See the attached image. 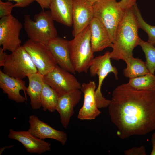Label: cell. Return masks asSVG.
Segmentation results:
<instances>
[{"instance_id": "cell-1", "label": "cell", "mask_w": 155, "mask_h": 155, "mask_svg": "<svg viewBox=\"0 0 155 155\" xmlns=\"http://www.w3.org/2000/svg\"><path fill=\"white\" fill-rule=\"evenodd\" d=\"M108 111L120 138L147 134L155 130V91L121 84L112 92Z\"/></svg>"}, {"instance_id": "cell-2", "label": "cell", "mask_w": 155, "mask_h": 155, "mask_svg": "<svg viewBox=\"0 0 155 155\" xmlns=\"http://www.w3.org/2000/svg\"><path fill=\"white\" fill-rule=\"evenodd\" d=\"M133 7L125 10L116 28L109 55L111 59L125 62L133 56L134 49L139 45V28Z\"/></svg>"}, {"instance_id": "cell-3", "label": "cell", "mask_w": 155, "mask_h": 155, "mask_svg": "<svg viewBox=\"0 0 155 155\" xmlns=\"http://www.w3.org/2000/svg\"><path fill=\"white\" fill-rule=\"evenodd\" d=\"M91 30L89 25L69 41L71 61L76 72L87 73L94 58L90 43Z\"/></svg>"}, {"instance_id": "cell-4", "label": "cell", "mask_w": 155, "mask_h": 155, "mask_svg": "<svg viewBox=\"0 0 155 155\" xmlns=\"http://www.w3.org/2000/svg\"><path fill=\"white\" fill-rule=\"evenodd\" d=\"M34 19H31L29 15H24V27L29 39L46 45L51 39L57 36L50 11L36 14Z\"/></svg>"}, {"instance_id": "cell-5", "label": "cell", "mask_w": 155, "mask_h": 155, "mask_svg": "<svg viewBox=\"0 0 155 155\" xmlns=\"http://www.w3.org/2000/svg\"><path fill=\"white\" fill-rule=\"evenodd\" d=\"M117 0H99L92 4L94 18L107 30L112 42L117 26L125 11L119 6Z\"/></svg>"}, {"instance_id": "cell-6", "label": "cell", "mask_w": 155, "mask_h": 155, "mask_svg": "<svg viewBox=\"0 0 155 155\" xmlns=\"http://www.w3.org/2000/svg\"><path fill=\"white\" fill-rule=\"evenodd\" d=\"M3 67V71L6 74L22 79L30 74L38 72L30 55L23 45L7 55Z\"/></svg>"}, {"instance_id": "cell-7", "label": "cell", "mask_w": 155, "mask_h": 155, "mask_svg": "<svg viewBox=\"0 0 155 155\" xmlns=\"http://www.w3.org/2000/svg\"><path fill=\"white\" fill-rule=\"evenodd\" d=\"M110 53L108 51L103 55L94 57L89 68L91 76L97 75L98 76V85L95 94L97 105L99 109L107 107L110 102V100L106 99L103 96L101 92L102 85L104 79L111 73L114 74L116 80L118 78V71L117 68L111 64Z\"/></svg>"}, {"instance_id": "cell-8", "label": "cell", "mask_w": 155, "mask_h": 155, "mask_svg": "<svg viewBox=\"0 0 155 155\" xmlns=\"http://www.w3.org/2000/svg\"><path fill=\"white\" fill-rule=\"evenodd\" d=\"M30 55L38 72L45 76L57 65L47 45L29 39L23 45Z\"/></svg>"}, {"instance_id": "cell-9", "label": "cell", "mask_w": 155, "mask_h": 155, "mask_svg": "<svg viewBox=\"0 0 155 155\" xmlns=\"http://www.w3.org/2000/svg\"><path fill=\"white\" fill-rule=\"evenodd\" d=\"M44 82L56 93L58 97L71 91L80 90L82 84L73 74L57 65L44 76Z\"/></svg>"}, {"instance_id": "cell-10", "label": "cell", "mask_w": 155, "mask_h": 155, "mask_svg": "<svg viewBox=\"0 0 155 155\" xmlns=\"http://www.w3.org/2000/svg\"><path fill=\"white\" fill-rule=\"evenodd\" d=\"M23 26L11 14L0 20V45L3 50L13 52L21 46L19 36Z\"/></svg>"}, {"instance_id": "cell-11", "label": "cell", "mask_w": 155, "mask_h": 155, "mask_svg": "<svg viewBox=\"0 0 155 155\" xmlns=\"http://www.w3.org/2000/svg\"><path fill=\"white\" fill-rule=\"evenodd\" d=\"M94 18L92 4L88 0H73L72 34L75 36L90 24Z\"/></svg>"}, {"instance_id": "cell-12", "label": "cell", "mask_w": 155, "mask_h": 155, "mask_svg": "<svg viewBox=\"0 0 155 155\" xmlns=\"http://www.w3.org/2000/svg\"><path fill=\"white\" fill-rule=\"evenodd\" d=\"M96 85L94 81L82 84L80 90L84 95L83 106L80 109L78 118L82 120L95 119L101 112L97 105L95 91Z\"/></svg>"}, {"instance_id": "cell-13", "label": "cell", "mask_w": 155, "mask_h": 155, "mask_svg": "<svg viewBox=\"0 0 155 155\" xmlns=\"http://www.w3.org/2000/svg\"><path fill=\"white\" fill-rule=\"evenodd\" d=\"M46 45L58 65L73 74L75 73L70 59L69 41L57 36L49 40Z\"/></svg>"}, {"instance_id": "cell-14", "label": "cell", "mask_w": 155, "mask_h": 155, "mask_svg": "<svg viewBox=\"0 0 155 155\" xmlns=\"http://www.w3.org/2000/svg\"><path fill=\"white\" fill-rule=\"evenodd\" d=\"M8 137L21 143L30 154H41L51 150V144L33 135L28 131L14 130L10 128Z\"/></svg>"}, {"instance_id": "cell-15", "label": "cell", "mask_w": 155, "mask_h": 155, "mask_svg": "<svg viewBox=\"0 0 155 155\" xmlns=\"http://www.w3.org/2000/svg\"><path fill=\"white\" fill-rule=\"evenodd\" d=\"M26 82L9 76L0 70V88L9 99L19 103L26 100Z\"/></svg>"}, {"instance_id": "cell-16", "label": "cell", "mask_w": 155, "mask_h": 155, "mask_svg": "<svg viewBox=\"0 0 155 155\" xmlns=\"http://www.w3.org/2000/svg\"><path fill=\"white\" fill-rule=\"evenodd\" d=\"M82 92L80 90H76L58 97L56 111L59 113L61 122L65 128H67L74 113V108L80 102Z\"/></svg>"}, {"instance_id": "cell-17", "label": "cell", "mask_w": 155, "mask_h": 155, "mask_svg": "<svg viewBox=\"0 0 155 155\" xmlns=\"http://www.w3.org/2000/svg\"><path fill=\"white\" fill-rule=\"evenodd\" d=\"M28 122L30 127L28 131L36 137L42 140L46 138L55 140L63 145L66 144L67 138L65 132L54 129L35 115L30 116Z\"/></svg>"}, {"instance_id": "cell-18", "label": "cell", "mask_w": 155, "mask_h": 155, "mask_svg": "<svg viewBox=\"0 0 155 155\" xmlns=\"http://www.w3.org/2000/svg\"><path fill=\"white\" fill-rule=\"evenodd\" d=\"M91 30L90 43L94 53L111 47L112 42L108 33L104 26L94 18L89 25Z\"/></svg>"}, {"instance_id": "cell-19", "label": "cell", "mask_w": 155, "mask_h": 155, "mask_svg": "<svg viewBox=\"0 0 155 155\" xmlns=\"http://www.w3.org/2000/svg\"><path fill=\"white\" fill-rule=\"evenodd\" d=\"M73 0H51L49 8L53 20L67 27L73 25Z\"/></svg>"}, {"instance_id": "cell-20", "label": "cell", "mask_w": 155, "mask_h": 155, "mask_svg": "<svg viewBox=\"0 0 155 155\" xmlns=\"http://www.w3.org/2000/svg\"><path fill=\"white\" fill-rule=\"evenodd\" d=\"M27 77L29 85L26 93L30 99V104L34 110L40 109L41 106V96L44 83V76L36 73L28 74Z\"/></svg>"}, {"instance_id": "cell-21", "label": "cell", "mask_w": 155, "mask_h": 155, "mask_svg": "<svg viewBox=\"0 0 155 155\" xmlns=\"http://www.w3.org/2000/svg\"><path fill=\"white\" fill-rule=\"evenodd\" d=\"M127 67L123 71L124 75L129 78L143 76L150 73L145 62L133 56L126 62Z\"/></svg>"}, {"instance_id": "cell-22", "label": "cell", "mask_w": 155, "mask_h": 155, "mask_svg": "<svg viewBox=\"0 0 155 155\" xmlns=\"http://www.w3.org/2000/svg\"><path fill=\"white\" fill-rule=\"evenodd\" d=\"M58 96L55 91L44 82L41 96V102L44 111L53 112L56 111Z\"/></svg>"}, {"instance_id": "cell-23", "label": "cell", "mask_w": 155, "mask_h": 155, "mask_svg": "<svg viewBox=\"0 0 155 155\" xmlns=\"http://www.w3.org/2000/svg\"><path fill=\"white\" fill-rule=\"evenodd\" d=\"M127 83L137 90L155 91V75L150 72L143 76L129 78Z\"/></svg>"}, {"instance_id": "cell-24", "label": "cell", "mask_w": 155, "mask_h": 155, "mask_svg": "<svg viewBox=\"0 0 155 155\" xmlns=\"http://www.w3.org/2000/svg\"><path fill=\"white\" fill-rule=\"evenodd\" d=\"M139 45L141 47L145 55L146 65L149 72L154 74L155 71V47L148 42L143 41L140 38Z\"/></svg>"}, {"instance_id": "cell-25", "label": "cell", "mask_w": 155, "mask_h": 155, "mask_svg": "<svg viewBox=\"0 0 155 155\" xmlns=\"http://www.w3.org/2000/svg\"><path fill=\"white\" fill-rule=\"evenodd\" d=\"M139 28L146 32L148 36V42L155 46V26L149 25L143 18L136 3L133 7Z\"/></svg>"}, {"instance_id": "cell-26", "label": "cell", "mask_w": 155, "mask_h": 155, "mask_svg": "<svg viewBox=\"0 0 155 155\" xmlns=\"http://www.w3.org/2000/svg\"><path fill=\"white\" fill-rule=\"evenodd\" d=\"M14 4L10 1L3 2L0 0V18L8 16L11 14Z\"/></svg>"}, {"instance_id": "cell-27", "label": "cell", "mask_w": 155, "mask_h": 155, "mask_svg": "<svg viewBox=\"0 0 155 155\" xmlns=\"http://www.w3.org/2000/svg\"><path fill=\"white\" fill-rule=\"evenodd\" d=\"M126 155H146L145 147L143 146L139 147H134L124 152Z\"/></svg>"}, {"instance_id": "cell-28", "label": "cell", "mask_w": 155, "mask_h": 155, "mask_svg": "<svg viewBox=\"0 0 155 155\" xmlns=\"http://www.w3.org/2000/svg\"><path fill=\"white\" fill-rule=\"evenodd\" d=\"M137 0H121L118 2L120 7L125 11L126 9L132 7L136 3Z\"/></svg>"}, {"instance_id": "cell-29", "label": "cell", "mask_w": 155, "mask_h": 155, "mask_svg": "<svg viewBox=\"0 0 155 155\" xmlns=\"http://www.w3.org/2000/svg\"><path fill=\"white\" fill-rule=\"evenodd\" d=\"M9 1H14L16 2L14 7L23 8L33 3L34 0H8Z\"/></svg>"}, {"instance_id": "cell-30", "label": "cell", "mask_w": 155, "mask_h": 155, "mask_svg": "<svg viewBox=\"0 0 155 155\" xmlns=\"http://www.w3.org/2000/svg\"><path fill=\"white\" fill-rule=\"evenodd\" d=\"M38 4L42 9H49L51 0H34Z\"/></svg>"}, {"instance_id": "cell-31", "label": "cell", "mask_w": 155, "mask_h": 155, "mask_svg": "<svg viewBox=\"0 0 155 155\" xmlns=\"http://www.w3.org/2000/svg\"><path fill=\"white\" fill-rule=\"evenodd\" d=\"M2 47L0 48V66L3 67L7 54L5 52Z\"/></svg>"}, {"instance_id": "cell-32", "label": "cell", "mask_w": 155, "mask_h": 155, "mask_svg": "<svg viewBox=\"0 0 155 155\" xmlns=\"http://www.w3.org/2000/svg\"><path fill=\"white\" fill-rule=\"evenodd\" d=\"M151 142L152 145V150L151 152V155H155V132L152 135Z\"/></svg>"}, {"instance_id": "cell-33", "label": "cell", "mask_w": 155, "mask_h": 155, "mask_svg": "<svg viewBox=\"0 0 155 155\" xmlns=\"http://www.w3.org/2000/svg\"><path fill=\"white\" fill-rule=\"evenodd\" d=\"M88 0L92 4H93L94 3L99 0Z\"/></svg>"}]
</instances>
